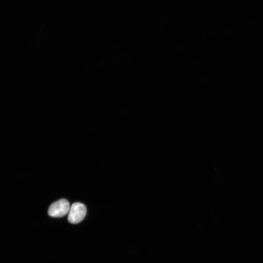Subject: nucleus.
<instances>
[{"label":"nucleus","mask_w":263,"mask_h":263,"mask_svg":"<svg viewBox=\"0 0 263 263\" xmlns=\"http://www.w3.org/2000/svg\"><path fill=\"white\" fill-rule=\"evenodd\" d=\"M70 208V206L68 201L65 199H61L50 206L48 213L53 217H62L69 212Z\"/></svg>","instance_id":"obj_2"},{"label":"nucleus","mask_w":263,"mask_h":263,"mask_svg":"<svg viewBox=\"0 0 263 263\" xmlns=\"http://www.w3.org/2000/svg\"><path fill=\"white\" fill-rule=\"evenodd\" d=\"M87 212L86 206L79 202L74 203L70 207L68 220L73 224H77L83 220Z\"/></svg>","instance_id":"obj_1"}]
</instances>
